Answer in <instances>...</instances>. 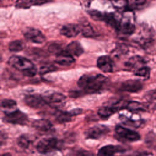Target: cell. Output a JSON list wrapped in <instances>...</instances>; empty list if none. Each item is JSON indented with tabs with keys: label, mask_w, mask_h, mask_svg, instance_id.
<instances>
[{
	"label": "cell",
	"mask_w": 156,
	"mask_h": 156,
	"mask_svg": "<svg viewBox=\"0 0 156 156\" xmlns=\"http://www.w3.org/2000/svg\"><path fill=\"white\" fill-rule=\"evenodd\" d=\"M146 61L141 56L135 55L130 57L125 63V66L129 70L134 71L135 72L140 68L144 66Z\"/></svg>",
	"instance_id": "cell-12"
},
{
	"label": "cell",
	"mask_w": 156,
	"mask_h": 156,
	"mask_svg": "<svg viewBox=\"0 0 156 156\" xmlns=\"http://www.w3.org/2000/svg\"><path fill=\"white\" fill-rule=\"evenodd\" d=\"M24 36L28 41L37 44L43 43L46 40L44 35L39 30L31 27L25 30Z\"/></svg>",
	"instance_id": "cell-8"
},
{
	"label": "cell",
	"mask_w": 156,
	"mask_h": 156,
	"mask_svg": "<svg viewBox=\"0 0 156 156\" xmlns=\"http://www.w3.org/2000/svg\"><path fill=\"white\" fill-rule=\"evenodd\" d=\"M135 15L131 10H126L121 15L118 31L123 35H129L135 30Z\"/></svg>",
	"instance_id": "cell-3"
},
{
	"label": "cell",
	"mask_w": 156,
	"mask_h": 156,
	"mask_svg": "<svg viewBox=\"0 0 156 156\" xmlns=\"http://www.w3.org/2000/svg\"><path fill=\"white\" fill-rule=\"evenodd\" d=\"M24 101L28 106L35 108L42 107L46 104L43 97L39 95H27L24 98Z\"/></svg>",
	"instance_id": "cell-14"
},
{
	"label": "cell",
	"mask_w": 156,
	"mask_h": 156,
	"mask_svg": "<svg viewBox=\"0 0 156 156\" xmlns=\"http://www.w3.org/2000/svg\"><path fill=\"white\" fill-rule=\"evenodd\" d=\"M80 32H82V35L85 37H93L94 36L95 33L89 24L87 25H83L80 26Z\"/></svg>",
	"instance_id": "cell-27"
},
{
	"label": "cell",
	"mask_w": 156,
	"mask_h": 156,
	"mask_svg": "<svg viewBox=\"0 0 156 156\" xmlns=\"http://www.w3.org/2000/svg\"><path fill=\"white\" fill-rule=\"evenodd\" d=\"M25 47V43L20 40H16L9 43V49L12 52H19Z\"/></svg>",
	"instance_id": "cell-25"
},
{
	"label": "cell",
	"mask_w": 156,
	"mask_h": 156,
	"mask_svg": "<svg viewBox=\"0 0 156 156\" xmlns=\"http://www.w3.org/2000/svg\"><path fill=\"white\" fill-rule=\"evenodd\" d=\"M80 32V26L74 24H67L64 25L60 30L61 34L68 38L74 37L77 35Z\"/></svg>",
	"instance_id": "cell-16"
},
{
	"label": "cell",
	"mask_w": 156,
	"mask_h": 156,
	"mask_svg": "<svg viewBox=\"0 0 156 156\" xmlns=\"http://www.w3.org/2000/svg\"><path fill=\"white\" fill-rule=\"evenodd\" d=\"M143 88L142 83L138 80H127L122 82L120 90L130 93H135L140 91Z\"/></svg>",
	"instance_id": "cell-13"
},
{
	"label": "cell",
	"mask_w": 156,
	"mask_h": 156,
	"mask_svg": "<svg viewBox=\"0 0 156 156\" xmlns=\"http://www.w3.org/2000/svg\"><path fill=\"white\" fill-rule=\"evenodd\" d=\"M97 66L101 71L105 73H110L113 71V64L112 58L109 56L103 55L98 58Z\"/></svg>",
	"instance_id": "cell-15"
},
{
	"label": "cell",
	"mask_w": 156,
	"mask_h": 156,
	"mask_svg": "<svg viewBox=\"0 0 156 156\" xmlns=\"http://www.w3.org/2000/svg\"><path fill=\"white\" fill-rule=\"evenodd\" d=\"M89 15H90V16L91 17L92 19H93L94 20L96 21H102V18H103V15L104 13L98 12L97 10H91L88 12Z\"/></svg>",
	"instance_id": "cell-31"
},
{
	"label": "cell",
	"mask_w": 156,
	"mask_h": 156,
	"mask_svg": "<svg viewBox=\"0 0 156 156\" xmlns=\"http://www.w3.org/2000/svg\"><path fill=\"white\" fill-rule=\"evenodd\" d=\"M107 81V77L102 74H85L77 81L78 86L87 93H94L101 90Z\"/></svg>",
	"instance_id": "cell-1"
},
{
	"label": "cell",
	"mask_w": 156,
	"mask_h": 156,
	"mask_svg": "<svg viewBox=\"0 0 156 156\" xmlns=\"http://www.w3.org/2000/svg\"><path fill=\"white\" fill-rule=\"evenodd\" d=\"M66 51L72 56H80L83 52L81 44L76 41H72L67 46Z\"/></svg>",
	"instance_id": "cell-22"
},
{
	"label": "cell",
	"mask_w": 156,
	"mask_h": 156,
	"mask_svg": "<svg viewBox=\"0 0 156 156\" xmlns=\"http://www.w3.org/2000/svg\"><path fill=\"white\" fill-rule=\"evenodd\" d=\"M17 144L19 147L22 149H27L30 144V140L26 135H22L18 137L17 140Z\"/></svg>",
	"instance_id": "cell-26"
},
{
	"label": "cell",
	"mask_w": 156,
	"mask_h": 156,
	"mask_svg": "<svg viewBox=\"0 0 156 156\" xmlns=\"http://www.w3.org/2000/svg\"><path fill=\"white\" fill-rule=\"evenodd\" d=\"M42 97L46 103L49 104L60 103L66 99V96L60 93H52Z\"/></svg>",
	"instance_id": "cell-20"
},
{
	"label": "cell",
	"mask_w": 156,
	"mask_h": 156,
	"mask_svg": "<svg viewBox=\"0 0 156 156\" xmlns=\"http://www.w3.org/2000/svg\"><path fill=\"white\" fill-rule=\"evenodd\" d=\"M54 0H35L34 1V4L37 5H40L48 2H50L51 1H53Z\"/></svg>",
	"instance_id": "cell-38"
},
{
	"label": "cell",
	"mask_w": 156,
	"mask_h": 156,
	"mask_svg": "<svg viewBox=\"0 0 156 156\" xmlns=\"http://www.w3.org/2000/svg\"><path fill=\"white\" fill-rule=\"evenodd\" d=\"M116 110L112 105L104 106L99 108L98 111V115L102 118H107L115 113Z\"/></svg>",
	"instance_id": "cell-23"
},
{
	"label": "cell",
	"mask_w": 156,
	"mask_h": 156,
	"mask_svg": "<svg viewBox=\"0 0 156 156\" xmlns=\"http://www.w3.org/2000/svg\"><path fill=\"white\" fill-rule=\"evenodd\" d=\"M144 99L148 111L156 110V90H151L146 92L144 95Z\"/></svg>",
	"instance_id": "cell-18"
},
{
	"label": "cell",
	"mask_w": 156,
	"mask_h": 156,
	"mask_svg": "<svg viewBox=\"0 0 156 156\" xmlns=\"http://www.w3.org/2000/svg\"><path fill=\"white\" fill-rule=\"evenodd\" d=\"M110 1L113 6L118 9L125 7L127 4L128 0H108Z\"/></svg>",
	"instance_id": "cell-32"
},
{
	"label": "cell",
	"mask_w": 156,
	"mask_h": 156,
	"mask_svg": "<svg viewBox=\"0 0 156 156\" xmlns=\"http://www.w3.org/2000/svg\"><path fill=\"white\" fill-rule=\"evenodd\" d=\"M77 156H94V154L90 151L82 150L77 152Z\"/></svg>",
	"instance_id": "cell-36"
},
{
	"label": "cell",
	"mask_w": 156,
	"mask_h": 156,
	"mask_svg": "<svg viewBox=\"0 0 156 156\" xmlns=\"http://www.w3.org/2000/svg\"><path fill=\"white\" fill-rule=\"evenodd\" d=\"M3 119L6 122L13 124L24 125L26 124L28 118L27 115L21 110H15L12 112H4Z\"/></svg>",
	"instance_id": "cell-6"
},
{
	"label": "cell",
	"mask_w": 156,
	"mask_h": 156,
	"mask_svg": "<svg viewBox=\"0 0 156 156\" xmlns=\"http://www.w3.org/2000/svg\"><path fill=\"white\" fill-rule=\"evenodd\" d=\"M48 50L49 52H51L52 53H54L56 55H57L58 54H59L60 52H61L62 51L60 46L58 44H55V43L51 44L48 48Z\"/></svg>",
	"instance_id": "cell-34"
},
{
	"label": "cell",
	"mask_w": 156,
	"mask_h": 156,
	"mask_svg": "<svg viewBox=\"0 0 156 156\" xmlns=\"http://www.w3.org/2000/svg\"><path fill=\"white\" fill-rule=\"evenodd\" d=\"M71 115L69 112H57L55 114V118L56 121L59 123H64L69 122L71 119Z\"/></svg>",
	"instance_id": "cell-24"
},
{
	"label": "cell",
	"mask_w": 156,
	"mask_h": 156,
	"mask_svg": "<svg viewBox=\"0 0 156 156\" xmlns=\"http://www.w3.org/2000/svg\"><path fill=\"white\" fill-rule=\"evenodd\" d=\"M31 0H20L17 4H18L19 7H29L31 5Z\"/></svg>",
	"instance_id": "cell-35"
},
{
	"label": "cell",
	"mask_w": 156,
	"mask_h": 156,
	"mask_svg": "<svg viewBox=\"0 0 156 156\" xmlns=\"http://www.w3.org/2000/svg\"><path fill=\"white\" fill-rule=\"evenodd\" d=\"M9 64L14 68L21 71L27 77H33L37 73V68L29 59L17 55L10 57L8 60Z\"/></svg>",
	"instance_id": "cell-2"
},
{
	"label": "cell",
	"mask_w": 156,
	"mask_h": 156,
	"mask_svg": "<svg viewBox=\"0 0 156 156\" xmlns=\"http://www.w3.org/2000/svg\"><path fill=\"white\" fill-rule=\"evenodd\" d=\"M134 74L136 76L141 77L145 79H148L149 77V74H150V69L148 67L144 66L135 72H134Z\"/></svg>",
	"instance_id": "cell-28"
},
{
	"label": "cell",
	"mask_w": 156,
	"mask_h": 156,
	"mask_svg": "<svg viewBox=\"0 0 156 156\" xmlns=\"http://www.w3.org/2000/svg\"><path fill=\"white\" fill-rule=\"evenodd\" d=\"M1 156H12V155L10 153H5L2 154Z\"/></svg>",
	"instance_id": "cell-40"
},
{
	"label": "cell",
	"mask_w": 156,
	"mask_h": 156,
	"mask_svg": "<svg viewBox=\"0 0 156 156\" xmlns=\"http://www.w3.org/2000/svg\"><path fill=\"white\" fill-rule=\"evenodd\" d=\"M74 58L66 51H62L56 55L55 62L62 66H69L74 62Z\"/></svg>",
	"instance_id": "cell-17"
},
{
	"label": "cell",
	"mask_w": 156,
	"mask_h": 156,
	"mask_svg": "<svg viewBox=\"0 0 156 156\" xmlns=\"http://www.w3.org/2000/svg\"><path fill=\"white\" fill-rule=\"evenodd\" d=\"M119 119L121 122L126 126L133 127L139 128L144 124V120L140 118L138 115L132 116H126L124 115H121L119 116Z\"/></svg>",
	"instance_id": "cell-11"
},
{
	"label": "cell",
	"mask_w": 156,
	"mask_h": 156,
	"mask_svg": "<svg viewBox=\"0 0 156 156\" xmlns=\"http://www.w3.org/2000/svg\"><path fill=\"white\" fill-rule=\"evenodd\" d=\"M82 110L80 108H75V109H73V110L69 111V113L71 115V116H76V115H78L82 113Z\"/></svg>",
	"instance_id": "cell-39"
},
{
	"label": "cell",
	"mask_w": 156,
	"mask_h": 156,
	"mask_svg": "<svg viewBox=\"0 0 156 156\" xmlns=\"http://www.w3.org/2000/svg\"><path fill=\"white\" fill-rule=\"evenodd\" d=\"M127 51H128V49L126 46L123 44H120L116 47L115 49L113 52V54L115 57H117V56L118 57L119 55L125 54L127 52Z\"/></svg>",
	"instance_id": "cell-29"
},
{
	"label": "cell",
	"mask_w": 156,
	"mask_h": 156,
	"mask_svg": "<svg viewBox=\"0 0 156 156\" xmlns=\"http://www.w3.org/2000/svg\"><path fill=\"white\" fill-rule=\"evenodd\" d=\"M146 0H130V2H131L132 4L136 5V6H139L144 4L146 2Z\"/></svg>",
	"instance_id": "cell-37"
},
{
	"label": "cell",
	"mask_w": 156,
	"mask_h": 156,
	"mask_svg": "<svg viewBox=\"0 0 156 156\" xmlns=\"http://www.w3.org/2000/svg\"><path fill=\"white\" fill-rule=\"evenodd\" d=\"M139 37L137 42L143 47H147L154 41V34L147 26L142 27Z\"/></svg>",
	"instance_id": "cell-9"
},
{
	"label": "cell",
	"mask_w": 156,
	"mask_h": 156,
	"mask_svg": "<svg viewBox=\"0 0 156 156\" xmlns=\"http://www.w3.org/2000/svg\"><path fill=\"white\" fill-rule=\"evenodd\" d=\"M109 131L108 126L98 124L88 129L85 132V135L88 139H99L105 136Z\"/></svg>",
	"instance_id": "cell-7"
},
{
	"label": "cell",
	"mask_w": 156,
	"mask_h": 156,
	"mask_svg": "<svg viewBox=\"0 0 156 156\" xmlns=\"http://www.w3.org/2000/svg\"><path fill=\"white\" fill-rule=\"evenodd\" d=\"M55 69H56V68L52 65L43 66L40 69V74H45L49 72L53 71Z\"/></svg>",
	"instance_id": "cell-33"
},
{
	"label": "cell",
	"mask_w": 156,
	"mask_h": 156,
	"mask_svg": "<svg viewBox=\"0 0 156 156\" xmlns=\"http://www.w3.org/2000/svg\"><path fill=\"white\" fill-rule=\"evenodd\" d=\"M126 109L132 112L148 111L147 107L144 102L138 101H128Z\"/></svg>",
	"instance_id": "cell-21"
},
{
	"label": "cell",
	"mask_w": 156,
	"mask_h": 156,
	"mask_svg": "<svg viewBox=\"0 0 156 156\" xmlns=\"http://www.w3.org/2000/svg\"><path fill=\"white\" fill-rule=\"evenodd\" d=\"M115 132L116 136L123 141L133 142L140 139V135L138 132L121 125L115 127Z\"/></svg>",
	"instance_id": "cell-5"
},
{
	"label": "cell",
	"mask_w": 156,
	"mask_h": 156,
	"mask_svg": "<svg viewBox=\"0 0 156 156\" xmlns=\"http://www.w3.org/2000/svg\"><path fill=\"white\" fill-rule=\"evenodd\" d=\"M126 148L121 146L107 145L100 148L97 156H114L116 154L126 151Z\"/></svg>",
	"instance_id": "cell-10"
},
{
	"label": "cell",
	"mask_w": 156,
	"mask_h": 156,
	"mask_svg": "<svg viewBox=\"0 0 156 156\" xmlns=\"http://www.w3.org/2000/svg\"><path fill=\"white\" fill-rule=\"evenodd\" d=\"M32 127L41 132H49L52 129V123L46 119H36L32 122Z\"/></svg>",
	"instance_id": "cell-19"
},
{
	"label": "cell",
	"mask_w": 156,
	"mask_h": 156,
	"mask_svg": "<svg viewBox=\"0 0 156 156\" xmlns=\"http://www.w3.org/2000/svg\"><path fill=\"white\" fill-rule=\"evenodd\" d=\"M16 105V103L14 100L9 99H4L1 102V106L2 108H12Z\"/></svg>",
	"instance_id": "cell-30"
},
{
	"label": "cell",
	"mask_w": 156,
	"mask_h": 156,
	"mask_svg": "<svg viewBox=\"0 0 156 156\" xmlns=\"http://www.w3.org/2000/svg\"><path fill=\"white\" fill-rule=\"evenodd\" d=\"M59 146L60 141L58 139L54 137H48L40 140L36 146V149L40 153L47 154L58 149Z\"/></svg>",
	"instance_id": "cell-4"
}]
</instances>
